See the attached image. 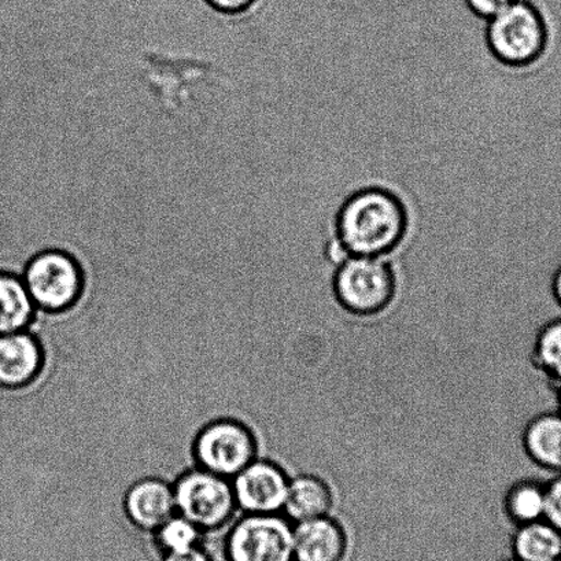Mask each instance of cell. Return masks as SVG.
Wrapping results in <instances>:
<instances>
[{"label":"cell","instance_id":"1","mask_svg":"<svg viewBox=\"0 0 561 561\" xmlns=\"http://www.w3.org/2000/svg\"><path fill=\"white\" fill-rule=\"evenodd\" d=\"M404 205L393 193L380 187L353 194L337 215V238L351 255L385 257L405 236Z\"/></svg>","mask_w":561,"mask_h":561},{"label":"cell","instance_id":"2","mask_svg":"<svg viewBox=\"0 0 561 561\" xmlns=\"http://www.w3.org/2000/svg\"><path fill=\"white\" fill-rule=\"evenodd\" d=\"M330 290L345 312L373 318L394 304L400 280L388 257L351 255L332 274Z\"/></svg>","mask_w":561,"mask_h":561},{"label":"cell","instance_id":"3","mask_svg":"<svg viewBox=\"0 0 561 561\" xmlns=\"http://www.w3.org/2000/svg\"><path fill=\"white\" fill-rule=\"evenodd\" d=\"M548 24L533 0H515L488 21L490 50L510 67H527L541 58L548 46Z\"/></svg>","mask_w":561,"mask_h":561},{"label":"cell","instance_id":"4","mask_svg":"<svg viewBox=\"0 0 561 561\" xmlns=\"http://www.w3.org/2000/svg\"><path fill=\"white\" fill-rule=\"evenodd\" d=\"M225 561L294 560L293 523L283 514H239L221 534Z\"/></svg>","mask_w":561,"mask_h":561},{"label":"cell","instance_id":"5","mask_svg":"<svg viewBox=\"0 0 561 561\" xmlns=\"http://www.w3.org/2000/svg\"><path fill=\"white\" fill-rule=\"evenodd\" d=\"M176 514L204 533L221 530L239 512L231 479L194 468L173 483Z\"/></svg>","mask_w":561,"mask_h":561},{"label":"cell","instance_id":"6","mask_svg":"<svg viewBox=\"0 0 561 561\" xmlns=\"http://www.w3.org/2000/svg\"><path fill=\"white\" fill-rule=\"evenodd\" d=\"M21 277L35 307L46 312H62L72 307L84 286L79 260L62 249L32 255Z\"/></svg>","mask_w":561,"mask_h":561},{"label":"cell","instance_id":"7","mask_svg":"<svg viewBox=\"0 0 561 561\" xmlns=\"http://www.w3.org/2000/svg\"><path fill=\"white\" fill-rule=\"evenodd\" d=\"M194 454L198 468L232 479L257 459V440L244 424L225 419L199 433Z\"/></svg>","mask_w":561,"mask_h":561},{"label":"cell","instance_id":"8","mask_svg":"<svg viewBox=\"0 0 561 561\" xmlns=\"http://www.w3.org/2000/svg\"><path fill=\"white\" fill-rule=\"evenodd\" d=\"M291 473L280 462L255 459L231 479L241 514H283Z\"/></svg>","mask_w":561,"mask_h":561},{"label":"cell","instance_id":"9","mask_svg":"<svg viewBox=\"0 0 561 561\" xmlns=\"http://www.w3.org/2000/svg\"><path fill=\"white\" fill-rule=\"evenodd\" d=\"M294 560L345 561L348 534L341 520L332 515L293 523Z\"/></svg>","mask_w":561,"mask_h":561},{"label":"cell","instance_id":"10","mask_svg":"<svg viewBox=\"0 0 561 561\" xmlns=\"http://www.w3.org/2000/svg\"><path fill=\"white\" fill-rule=\"evenodd\" d=\"M125 512L138 530L152 534L176 515L173 484L158 478L136 482L125 495Z\"/></svg>","mask_w":561,"mask_h":561},{"label":"cell","instance_id":"11","mask_svg":"<svg viewBox=\"0 0 561 561\" xmlns=\"http://www.w3.org/2000/svg\"><path fill=\"white\" fill-rule=\"evenodd\" d=\"M42 365V347L28 330L0 335V388H25L41 373Z\"/></svg>","mask_w":561,"mask_h":561},{"label":"cell","instance_id":"12","mask_svg":"<svg viewBox=\"0 0 561 561\" xmlns=\"http://www.w3.org/2000/svg\"><path fill=\"white\" fill-rule=\"evenodd\" d=\"M335 492L329 481L316 473L291 476L283 515L291 523L332 515Z\"/></svg>","mask_w":561,"mask_h":561},{"label":"cell","instance_id":"13","mask_svg":"<svg viewBox=\"0 0 561 561\" xmlns=\"http://www.w3.org/2000/svg\"><path fill=\"white\" fill-rule=\"evenodd\" d=\"M523 450L543 471L561 473V413L543 412L526 424Z\"/></svg>","mask_w":561,"mask_h":561},{"label":"cell","instance_id":"14","mask_svg":"<svg viewBox=\"0 0 561 561\" xmlns=\"http://www.w3.org/2000/svg\"><path fill=\"white\" fill-rule=\"evenodd\" d=\"M511 550L520 561H558L561 559V531L545 519L517 526Z\"/></svg>","mask_w":561,"mask_h":561},{"label":"cell","instance_id":"15","mask_svg":"<svg viewBox=\"0 0 561 561\" xmlns=\"http://www.w3.org/2000/svg\"><path fill=\"white\" fill-rule=\"evenodd\" d=\"M35 313L36 307L23 277L0 272V335L25 331Z\"/></svg>","mask_w":561,"mask_h":561},{"label":"cell","instance_id":"16","mask_svg":"<svg viewBox=\"0 0 561 561\" xmlns=\"http://www.w3.org/2000/svg\"><path fill=\"white\" fill-rule=\"evenodd\" d=\"M503 510L515 527L543 519L545 483L533 478L512 483L504 494Z\"/></svg>","mask_w":561,"mask_h":561},{"label":"cell","instance_id":"17","mask_svg":"<svg viewBox=\"0 0 561 561\" xmlns=\"http://www.w3.org/2000/svg\"><path fill=\"white\" fill-rule=\"evenodd\" d=\"M531 362L550 385L561 380V318L545 323L534 340Z\"/></svg>","mask_w":561,"mask_h":561},{"label":"cell","instance_id":"18","mask_svg":"<svg viewBox=\"0 0 561 561\" xmlns=\"http://www.w3.org/2000/svg\"><path fill=\"white\" fill-rule=\"evenodd\" d=\"M152 542L161 558L168 553H182L204 542V531L179 514L173 515L152 533Z\"/></svg>","mask_w":561,"mask_h":561},{"label":"cell","instance_id":"19","mask_svg":"<svg viewBox=\"0 0 561 561\" xmlns=\"http://www.w3.org/2000/svg\"><path fill=\"white\" fill-rule=\"evenodd\" d=\"M543 519L561 531V473L545 483Z\"/></svg>","mask_w":561,"mask_h":561},{"label":"cell","instance_id":"20","mask_svg":"<svg viewBox=\"0 0 561 561\" xmlns=\"http://www.w3.org/2000/svg\"><path fill=\"white\" fill-rule=\"evenodd\" d=\"M466 2L473 14L489 21L503 12L515 0H466Z\"/></svg>","mask_w":561,"mask_h":561},{"label":"cell","instance_id":"21","mask_svg":"<svg viewBox=\"0 0 561 561\" xmlns=\"http://www.w3.org/2000/svg\"><path fill=\"white\" fill-rule=\"evenodd\" d=\"M160 561H216V559L214 553L203 542L199 547L185 550L182 553L163 554Z\"/></svg>","mask_w":561,"mask_h":561},{"label":"cell","instance_id":"22","mask_svg":"<svg viewBox=\"0 0 561 561\" xmlns=\"http://www.w3.org/2000/svg\"><path fill=\"white\" fill-rule=\"evenodd\" d=\"M217 12L242 14L252 9L257 0H206Z\"/></svg>","mask_w":561,"mask_h":561},{"label":"cell","instance_id":"23","mask_svg":"<svg viewBox=\"0 0 561 561\" xmlns=\"http://www.w3.org/2000/svg\"><path fill=\"white\" fill-rule=\"evenodd\" d=\"M550 293L556 304L561 308V263L556 266V270L550 275Z\"/></svg>","mask_w":561,"mask_h":561},{"label":"cell","instance_id":"24","mask_svg":"<svg viewBox=\"0 0 561 561\" xmlns=\"http://www.w3.org/2000/svg\"><path fill=\"white\" fill-rule=\"evenodd\" d=\"M550 386H552L556 394V401H558V412L561 413V380L560 382Z\"/></svg>","mask_w":561,"mask_h":561},{"label":"cell","instance_id":"25","mask_svg":"<svg viewBox=\"0 0 561 561\" xmlns=\"http://www.w3.org/2000/svg\"><path fill=\"white\" fill-rule=\"evenodd\" d=\"M503 561H520V560H517L516 558H514V556H512L511 559H506V560H503Z\"/></svg>","mask_w":561,"mask_h":561},{"label":"cell","instance_id":"26","mask_svg":"<svg viewBox=\"0 0 561 561\" xmlns=\"http://www.w3.org/2000/svg\"><path fill=\"white\" fill-rule=\"evenodd\" d=\"M558 561H561V559H559Z\"/></svg>","mask_w":561,"mask_h":561}]
</instances>
